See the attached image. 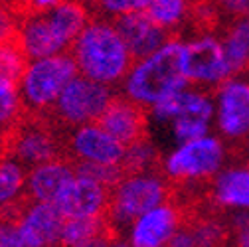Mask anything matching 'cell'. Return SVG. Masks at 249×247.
<instances>
[{
    "mask_svg": "<svg viewBox=\"0 0 249 247\" xmlns=\"http://www.w3.org/2000/svg\"><path fill=\"white\" fill-rule=\"evenodd\" d=\"M91 16V8L83 0H64L48 10L24 12L14 40L28 59L64 53L71 50Z\"/></svg>",
    "mask_w": 249,
    "mask_h": 247,
    "instance_id": "1",
    "label": "cell"
},
{
    "mask_svg": "<svg viewBox=\"0 0 249 247\" xmlns=\"http://www.w3.org/2000/svg\"><path fill=\"white\" fill-rule=\"evenodd\" d=\"M190 85L184 68V38L170 36L159 50L133 61L119 93L150 109L154 103Z\"/></svg>",
    "mask_w": 249,
    "mask_h": 247,
    "instance_id": "2",
    "label": "cell"
},
{
    "mask_svg": "<svg viewBox=\"0 0 249 247\" xmlns=\"http://www.w3.org/2000/svg\"><path fill=\"white\" fill-rule=\"evenodd\" d=\"M70 53L79 73L115 89H119L135 61L115 20L99 14L91 16L71 44Z\"/></svg>",
    "mask_w": 249,
    "mask_h": 247,
    "instance_id": "3",
    "label": "cell"
},
{
    "mask_svg": "<svg viewBox=\"0 0 249 247\" xmlns=\"http://www.w3.org/2000/svg\"><path fill=\"white\" fill-rule=\"evenodd\" d=\"M148 135L159 133L178 144L213 131V93L210 89L186 85L146 109Z\"/></svg>",
    "mask_w": 249,
    "mask_h": 247,
    "instance_id": "4",
    "label": "cell"
},
{
    "mask_svg": "<svg viewBox=\"0 0 249 247\" xmlns=\"http://www.w3.org/2000/svg\"><path fill=\"white\" fill-rule=\"evenodd\" d=\"M233 146L215 131L172 144L160 157V170L174 186H208L231 157Z\"/></svg>",
    "mask_w": 249,
    "mask_h": 247,
    "instance_id": "5",
    "label": "cell"
},
{
    "mask_svg": "<svg viewBox=\"0 0 249 247\" xmlns=\"http://www.w3.org/2000/svg\"><path fill=\"white\" fill-rule=\"evenodd\" d=\"M172 184L159 168L124 170L111 186L105 220L115 235H123L141 213L170 200Z\"/></svg>",
    "mask_w": 249,
    "mask_h": 247,
    "instance_id": "6",
    "label": "cell"
},
{
    "mask_svg": "<svg viewBox=\"0 0 249 247\" xmlns=\"http://www.w3.org/2000/svg\"><path fill=\"white\" fill-rule=\"evenodd\" d=\"M77 73L79 70L70 52L28 59V64L18 79V89L26 113L30 115L50 113L64 87Z\"/></svg>",
    "mask_w": 249,
    "mask_h": 247,
    "instance_id": "7",
    "label": "cell"
},
{
    "mask_svg": "<svg viewBox=\"0 0 249 247\" xmlns=\"http://www.w3.org/2000/svg\"><path fill=\"white\" fill-rule=\"evenodd\" d=\"M115 95V87L77 73L59 93L57 101L50 109V115L53 123L70 131L73 127L99 121Z\"/></svg>",
    "mask_w": 249,
    "mask_h": 247,
    "instance_id": "8",
    "label": "cell"
},
{
    "mask_svg": "<svg viewBox=\"0 0 249 247\" xmlns=\"http://www.w3.org/2000/svg\"><path fill=\"white\" fill-rule=\"evenodd\" d=\"M213 93V131L233 148L249 135V75L233 73Z\"/></svg>",
    "mask_w": 249,
    "mask_h": 247,
    "instance_id": "9",
    "label": "cell"
},
{
    "mask_svg": "<svg viewBox=\"0 0 249 247\" xmlns=\"http://www.w3.org/2000/svg\"><path fill=\"white\" fill-rule=\"evenodd\" d=\"M184 68L190 85L210 91L233 75L220 32H196L184 38Z\"/></svg>",
    "mask_w": 249,
    "mask_h": 247,
    "instance_id": "10",
    "label": "cell"
},
{
    "mask_svg": "<svg viewBox=\"0 0 249 247\" xmlns=\"http://www.w3.org/2000/svg\"><path fill=\"white\" fill-rule=\"evenodd\" d=\"M64 146L75 164L91 162L123 166L124 150H127V146L119 142L99 121L70 129Z\"/></svg>",
    "mask_w": 249,
    "mask_h": 247,
    "instance_id": "11",
    "label": "cell"
},
{
    "mask_svg": "<svg viewBox=\"0 0 249 247\" xmlns=\"http://www.w3.org/2000/svg\"><path fill=\"white\" fill-rule=\"evenodd\" d=\"M6 142V150L26 168L59 157L61 150V142L53 133V127L44 123L42 115H36L34 119L24 117L18 123V127L10 133Z\"/></svg>",
    "mask_w": 249,
    "mask_h": 247,
    "instance_id": "12",
    "label": "cell"
},
{
    "mask_svg": "<svg viewBox=\"0 0 249 247\" xmlns=\"http://www.w3.org/2000/svg\"><path fill=\"white\" fill-rule=\"evenodd\" d=\"M184 224V212L178 204L166 200L141 213L124 229V243L133 247H164L170 245L176 231Z\"/></svg>",
    "mask_w": 249,
    "mask_h": 247,
    "instance_id": "13",
    "label": "cell"
},
{
    "mask_svg": "<svg viewBox=\"0 0 249 247\" xmlns=\"http://www.w3.org/2000/svg\"><path fill=\"white\" fill-rule=\"evenodd\" d=\"M77 170V168H75ZM111 188L103 182L91 178L83 172H75V176L61 190L57 200L53 202L66 220L70 218H103L109 206Z\"/></svg>",
    "mask_w": 249,
    "mask_h": 247,
    "instance_id": "14",
    "label": "cell"
},
{
    "mask_svg": "<svg viewBox=\"0 0 249 247\" xmlns=\"http://www.w3.org/2000/svg\"><path fill=\"white\" fill-rule=\"evenodd\" d=\"M14 218L22 228L28 247H48L59 243L66 218L55 204L28 200L14 213Z\"/></svg>",
    "mask_w": 249,
    "mask_h": 247,
    "instance_id": "15",
    "label": "cell"
},
{
    "mask_svg": "<svg viewBox=\"0 0 249 247\" xmlns=\"http://www.w3.org/2000/svg\"><path fill=\"white\" fill-rule=\"evenodd\" d=\"M208 196L217 210L249 212V164L228 162L208 184Z\"/></svg>",
    "mask_w": 249,
    "mask_h": 247,
    "instance_id": "16",
    "label": "cell"
},
{
    "mask_svg": "<svg viewBox=\"0 0 249 247\" xmlns=\"http://www.w3.org/2000/svg\"><path fill=\"white\" fill-rule=\"evenodd\" d=\"M99 123L124 146L148 135L146 109L121 93H117L107 105Z\"/></svg>",
    "mask_w": 249,
    "mask_h": 247,
    "instance_id": "17",
    "label": "cell"
},
{
    "mask_svg": "<svg viewBox=\"0 0 249 247\" xmlns=\"http://www.w3.org/2000/svg\"><path fill=\"white\" fill-rule=\"evenodd\" d=\"M75 162L68 157H55L28 168L26 176V194L28 200L36 202H55L57 196L75 176Z\"/></svg>",
    "mask_w": 249,
    "mask_h": 247,
    "instance_id": "18",
    "label": "cell"
},
{
    "mask_svg": "<svg viewBox=\"0 0 249 247\" xmlns=\"http://www.w3.org/2000/svg\"><path fill=\"white\" fill-rule=\"evenodd\" d=\"M115 24L135 59L152 53L170 38L166 30L162 26H159L146 14V10L119 16L115 20Z\"/></svg>",
    "mask_w": 249,
    "mask_h": 247,
    "instance_id": "19",
    "label": "cell"
},
{
    "mask_svg": "<svg viewBox=\"0 0 249 247\" xmlns=\"http://www.w3.org/2000/svg\"><path fill=\"white\" fill-rule=\"evenodd\" d=\"M28 168L6 150L0 154V212L14 215L28 200L26 194Z\"/></svg>",
    "mask_w": 249,
    "mask_h": 247,
    "instance_id": "20",
    "label": "cell"
},
{
    "mask_svg": "<svg viewBox=\"0 0 249 247\" xmlns=\"http://www.w3.org/2000/svg\"><path fill=\"white\" fill-rule=\"evenodd\" d=\"M113 229L103 218H70L64 222L59 243L68 247H95L111 243Z\"/></svg>",
    "mask_w": 249,
    "mask_h": 247,
    "instance_id": "21",
    "label": "cell"
},
{
    "mask_svg": "<svg viewBox=\"0 0 249 247\" xmlns=\"http://www.w3.org/2000/svg\"><path fill=\"white\" fill-rule=\"evenodd\" d=\"M228 237L226 222L217 218H200L194 222H186L176 231L174 239L170 241L172 247H210L224 243Z\"/></svg>",
    "mask_w": 249,
    "mask_h": 247,
    "instance_id": "22",
    "label": "cell"
},
{
    "mask_svg": "<svg viewBox=\"0 0 249 247\" xmlns=\"http://www.w3.org/2000/svg\"><path fill=\"white\" fill-rule=\"evenodd\" d=\"M198 0H150L146 14L170 36H178L196 16Z\"/></svg>",
    "mask_w": 249,
    "mask_h": 247,
    "instance_id": "23",
    "label": "cell"
},
{
    "mask_svg": "<svg viewBox=\"0 0 249 247\" xmlns=\"http://www.w3.org/2000/svg\"><path fill=\"white\" fill-rule=\"evenodd\" d=\"M220 38L233 73L249 71V18L228 20L220 32Z\"/></svg>",
    "mask_w": 249,
    "mask_h": 247,
    "instance_id": "24",
    "label": "cell"
},
{
    "mask_svg": "<svg viewBox=\"0 0 249 247\" xmlns=\"http://www.w3.org/2000/svg\"><path fill=\"white\" fill-rule=\"evenodd\" d=\"M24 101L18 89V81L0 77V141H6L10 133L24 119Z\"/></svg>",
    "mask_w": 249,
    "mask_h": 247,
    "instance_id": "25",
    "label": "cell"
},
{
    "mask_svg": "<svg viewBox=\"0 0 249 247\" xmlns=\"http://www.w3.org/2000/svg\"><path fill=\"white\" fill-rule=\"evenodd\" d=\"M160 166V152L159 146L148 135L127 144L124 150V160L123 168L124 170H148V168H159Z\"/></svg>",
    "mask_w": 249,
    "mask_h": 247,
    "instance_id": "26",
    "label": "cell"
},
{
    "mask_svg": "<svg viewBox=\"0 0 249 247\" xmlns=\"http://www.w3.org/2000/svg\"><path fill=\"white\" fill-rule=\"evenodd\" d=\"M26 64H28V57L20 50L16 40L0 42V77L18 81Z\"/></svg>",
    "mask_w": 249,
    "mask_h": 247,
    "instance_id": "27",
    "label": "cell"
},
{
    "mask_svg": "<svg viewBox=\"0 0 249 247\" xmlns=\"http://www.w3.org/2000/svg\"><path fill=\"white\" fill-rule=\"evenodd\" d=\"M150 4V0H99V4L93 8L95 14L117 20L119 16L133 14V12H144Z\"/></svg>",
    "mask_w": 249,
    "mask_h": 247,
    "instance_id": "28",
    "label": "cell"
},
{
    "mask_svg": "<svg viewBox=\"0 0 249 247\" xmlns=\"http://www.w3.org/2000/svg\"><path fill=\"white\" fill-rule=\"evenodd\" d=\"M77 172H83L91 178H95L99 182H103L105 186H113V184L123 176L124 168L123 166H113V164H91V162H83V164H75Z\"/></svg>",
    "mask_w": 249,
    "mask_h": 247,
    "instance_id": "29",
    "label": "cell"
},
{
    "mask_svg": "<svg viewBox=\"0 0 249 247\" xmlns=\"http://www.w3.org/2000/svg\"><path fill=\"white\" fill-rule=\"evenodd\" d=\"M226 226L228 237H231L235 245L249 247V212H230Z\"/></svg>",
    "mask_w": 249,
    "mask_h": 247,
    "instance_id": "30",
    "label": "cell"
},
{
    "mask_svg": "<svg viewBox=\"0 0 249 247\" xmlns=\"http://www.w3.org/2000/svg\"><path fill=\"white\" fill-rule=\"evenodd\" d=\"M0 247H28L14 215H4V220L0 222Z\"/></svg>",
    "mask_w": 249,
    "mask_h": 247,
    "instance_id": "31",
    "label": "cell"
},
{
    "mask_svg": "<svg viewBox=\"0 0 249 247\" xmlns=\"http://www.w3.org/2000/svg\"><path fill=\"white\" fill-rule=\"evenodd\" d=\"M215 14L226 20L233 18H249V0H210Z\"/></svg>",
    "mask_w": 249,
    "mask_h": 247,
    "instance_id": "32",
    "label": "cell"
},
{
    "mask_svg": "<svg viewBox=\"0 0 249 247\" xmlns=\"http://www.w3.org/2000/svg\"><path fill=\"white\" fill-rule=\"evenodd\" d=\"M18 28V18L14 16L12 6L6 0H0V42L14 40Z\"/></svg>",
    "mask_w": 249,
    "mask_h": 247,
    "instance_id": "33",
    "label": "cell"
},
{
    "mask_svg": "<svg viewBox=\"0 0 249 247\" xmlns=\"http://www.w3.org/2000/svg\"><path fill=\"white\" fill-rule=\"evenodd\" d=\"M64 0H10V6H16L22 14L24 12H38V10H48Z\"/></svg>",
    "mask_w": 249,
    "mask_h": 247,
    "instance_id": "34",
    "label": "cell"
},
{
    "mask_svg": "<svg viewBox=\"0 0 249 247\" xmlns=\"http://www.w3.org/2000/svg\"><path fill=\"white\" fill-rule=\"evenodd\" d=\"M235 150H237V157L249 164V135H247V137H245V139L235 146Z\"/></svg>",
    "mask_w": 249,
    "mask_h": 247,
    "instance_id": "35",
    "label": "cell"
},
{
    "mask_svg": "<svg viewBox=\"0 0 249 247\" xmlns=\"http://www.w3.org/2000/svg\"><path fill=\"white\" fill-rule=\"evenodd\" d=\"M83 2H85V4H87L91 10H93V8H95V6L99 4V0H83Z\"/></svg>",
    "mask_w": 249,
    "mask_h": 247,
    "instance_id": "36",
    "label": "cell"
},
{
    "mask_svg": "<svg viewBox=\"0 0 249 247\" xmlns=\"http://www.w3.org/2000/svg\"><path fill=\"white\" fill-rule=\"evenodd\" d=\"M2 220H4V213H2V212H0V222H2Z\"/></svg>",
    "mask_w": 249,
    "mask_h": 247,
    "instance_id": "37",
    "label": "cell"
}]
</instances>
